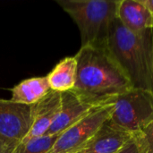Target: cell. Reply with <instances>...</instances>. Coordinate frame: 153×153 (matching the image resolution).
<instances>
[{
  "label": "cell",
  "mask_w": 153,
  "mask_h": 153,
  "mask_svg": "<svg viewBox=\"0 0 153 153\" xmlns=\"http://www.w3.org/2000/svg\"><path fill=\"white\" fill-rule=\"evenodd\" d=\"M74 56L76 82L71 91L82 101L96 108L102 107L133 88L107 45L81 47Z\"/></svg>",
  "instance_id": "1"
},
{
  "label": "cell",
  "mask_w": 153,
  "mask_h": 153,
  "mask_svg": "<svg viewBox=\"0 0 153 153\" xmlns=\"http://www.w3.org/2000/svg\"><path fill=\"white\" fill-rule=\"evenodd\" d=\"M107 48L133 88L153 92V29L135 34L117 18L111 27Z\"/></svg>",
  "instance_id": "2"
},
{
  "label": "cell",
  "mask_w": 153,
  "mask_h": 153,
  "mask_svg": "<svg viewBox=\"0 0 153 153\" xmlns=\"http://www.w3.org/2000/svg\"><path fill=\"white\" fill-rule=\"evenodd\" d=\"M77 25L82 47L106 46L119 0H56Z\"/></svg>",
  "instance_id": "3"
},
{
  "label": "cell",
  "mask_w": 153,
  "mask_h": 153,
  "mask_svg": "<svg viewBox=\"0 0 153 153\" xmlns=\"http://www.w3.org/2000/svg\"><path fill=\"white\" fill-rule=\"evenodd\" d=\"M110 103L114 108L108 122L119 129L136 134L153 122L152 91L132 88Z\"/></svg>",
  "instance_id": "4"
},
{
  "label": "cell",
  "mask_w": 153,
  "mask_h": 153,
  "mask_svg": "<svg viewBox=\"0 0 153 153\" xmlns=\"http://www.w3.org/2000/svg\"><path fill=\"white\" fill-rule=\"evenodd\" d=\"M114 106L108 103L99 107L59 134L48 153H75L81 150L109 119Z\"/></svg>",
  "instance_id": "5"
},
{
  "label": "cell",
  "mask_w": 153,
  "mask_h": 153,
  "mask_svg": "<svg viewBox=\"0 0 153 153\" xmlns=\"http://www.w3.org/2000/svg\"><path fill=\"white\" fill-rule=\"evenodd\" d=\"M30 106L0 99V153H13L27 136Z\"/></svg>",
  "instance_id": "6"
},
{
  "label": "cell",
  "mask_w": 153,
  "mask_h": 153,
  "mask_svg": "<svg viewBox=\"0 0 153 153\" xmlns=\"http://www.w3.org/2000/svg\"><path fill=\"white\" fill-rule=\"evenodd\" d=\"M61 106V92L50 91L30 106V126L24 141L46 134L57 117Z\"/></svg>",
  "instance_id": "7"
},
{
  "label": "cell",
  "mask_w": 153,
  "mask_h": 153,
  "mask_svg": "<svg viewBox=\"0 0 153 153\" xmlns=\"http://www.w3.org/2000/svg\"><path fill=\"white\" fill-rule=\"evenodd\" d=\"M95 108H97L82 101L72 91L61 92L59 112L46 134L55 135L62 134Z\"/></svg>",
  "instance_id": "8"
},
{
  "label": "cell",
  "mask_w": 153,
  "mask_h": 153,
  "mask_svg": "<svg viewBox=\"0 0 153 153\" xmlns=\"http://www.w3.org/2000/svg\"><path fill=\"white\" fill-rule=\"evenodd\" d=\"M134 135L107 121L96 134L75 153H117Z\"/></svg>",
  "instance_id": "9"
},
{
  "label": "cell",
  "mask_w": 153,
  "mask_h": 153,
  "mask_svg": "<svg viewBox=\"0 0 153 153\" xmlns=\"http://www.w3.org/2000/svg\"><path fill=\"white\" fill-rule=\"evenodd\" d=\"M117 16L123 26L135 34L153 29V15L141 0H119Z\"/></svg>",
  "instance_id": "10"
},
{
  "label": "cell",
  "mask_w": 153,
  "mask_h": 153,
  "mask_svg": "<svg viewBox=\"0 0 153 153\" xmlns=\"http://www.w3.org/2000/svg\"><path fill=\"white\" fill-rule=\"evenodd\" d=\"M51 91L47 76L33 77L21 82L11 89V100L27 106H31L44 98Z\"/></svg>",
  "instance_id": "11"
},
{
  "label": "cell",
  "mask_w": 153,
  "mask_h": 153,
  "mask_svg": "<svg viewBox=\"0 0 153 153\" xmlns=\"http://www.w3.org/2000/svg\"><path fill=\"white\" fill-rule=\"evenodd\" d=\"M77 61L75 56L61 60L47 75L51 91L64 92L74 89L76 82Z\"/></svg>",
  "instance_id": "12"
},
{
  "label": "cell",
  "mask_w": 153,
  "mask_h": 153,
  "mask_svg": "<svg viewBox=\"0 0 153 153\" xmlns=\"http://www.w3.org/2000/svg\"><path fill=\"white\" fill-rule=\"evenodd\" d=\"M59 134H44L22 142L13 153H48L54 146Z\"/></svg>",
  "instance_id": "13"
},
{
  "label": "cell",
  "mask_w": 153,
  "mask_h": 153,
  "mask_svg": "<svg viewBox=\"0 0 153 153\" xmlns=\"http://www.w3.org/2000/svg\"><path fill=\"white\" fill-rule=\"evenodd\" d=\"M137 134L145 153H153V122Z\"/></svg>",
  "instance_id": "14"
},
{
  "label": "cell",
  "mask_w": 153,
  "mask_h": 153,
  "mask_svg": "<svg viewBox=\"0 0 153 153\" xmlns=\"http://www.w3.org/2000/svg\"><path fill=\"white\" fill-rule=\"evenodd\" d=\"M117 153H145V152L141 140L136 134Z\"/></svg>",
  "instance_id": "15"
},
{
  "label": "cell",
  "mask_w": 153,
  "mask_h": 153,
  "mask_svg": "<svg viewBox=\"0 0 153 153\" xmlns=\"http://www.w3.org/2000/svg\"><path fill=\"white\" fill-rule=\"evenodd\" d=\"M141 2L148 8V10L153 15V0H141Z\"/></svg>",
  "instance_id": "16"
},
{
  "label": "cell",
  "mask_w": 153,
  "mask_h": 153,
  "mask_svg": "<svg viewBox=\"0 0 153 153\" xmlns=\"http://www.w3.org/2000/svg\"><path fill=\"white\" fill-rule=\"evenodd\" d=\"M152 81H153V69H152Z\"/></svg>",
  "instance_id": "17"
}]
</instances>
